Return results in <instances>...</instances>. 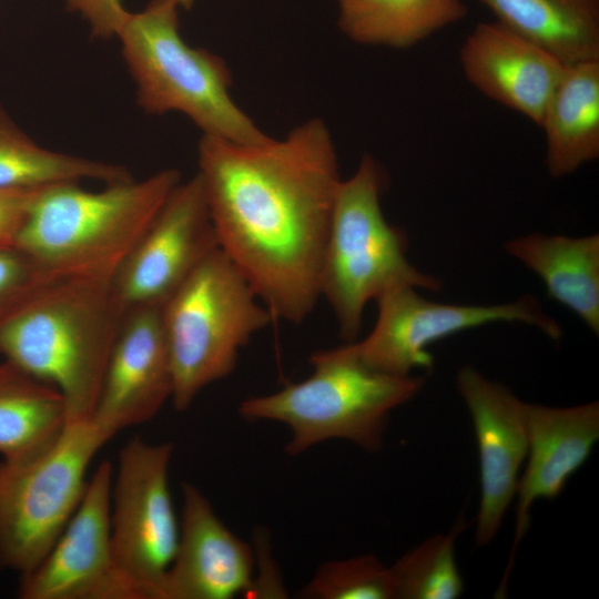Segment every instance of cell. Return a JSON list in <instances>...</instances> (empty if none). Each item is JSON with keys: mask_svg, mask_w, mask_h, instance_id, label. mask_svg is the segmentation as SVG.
Masks as SVG:
<instances>
[{"mask_svg": "<svg viewBox=\"0 0 599 599\" xmlns=\"http://www.w3.org/2000/svg\"><path fill=\"white\" fill-rule=\"evenodd\" d=\"M219 247L200 177L180 182L112 278L124 309L161 306Z\"/></svg>", "mask_w": 599, "mask_h": 599, "instance_id": "12", "label": "cell"}, {"mask_svg": "<svg viewBox=\"0 0 599 599\" xmlns=\"http://www.w3.org/2000/svg\"><path fill=\"white\" fill-rule=\"evenodd\" d=\"M179 8L177 0H151L142 10L129 11L115 35L138 105L150 114L180 112L202 135L240 143L265 140L232 99L225 61L181 37Z\"/></svg>", "mask_w": 599, "mask_h": 599, "instance_id": "5", "label": "cell"}, {"mask_svg": "<svg viewBox=\"0 0 599 599\" xmlns=\"http://www.w3.org/2000/svg\"><path fill=\"white\" fill-rule=\"evenodd\" d=\"M39 191H0V250L14 247L29 207Z\"/></svg>", "mask_w": 599, "mask_h": 599, "instance_id": "28", "label": "cell"}, {"mask_svg": "<svg viewBox=\"0 0 599 599\" xmlns=\"http://www.w3.org/2000/svg\"><path fill=\"white\" fill-rule=\"evenodd\" d=\"M173 392L170 353L161 306L125 311L90 419L111 438L152 419Z\"/></svg>", "mask_w": 599, "mask_h": 599, "instance_id": "14", "label": "cell"}, {"mask_svg": "<svg viewBox=\"0 0 599 599\" xmlns=\"http://www.w3.org/2000/svg\"><path fill=\"white\" fill-rule=\"evenodd\" d=\"M197 176L220 250L274 318L304 322L319 293L323 255L342 182L326 124L240 143L202 135Z\"/></svg>", "mask_w": 599, "mask_h": 599, "instance_id": "1", "label": "cell"}, {"mask_svg": "<svg viewBox=\"0 0 599 599\" xmlns=\"http://www.w3.org/2000/svg\"><path fill=\"white\" fill-rule=\"evenodd\" d=\"M565 67L599 61V0H478Z\"/></svg>", "mask_w": 599, "mask_h": 599, "instance_id": "20", "label": "cell"}, {"mask_svg": "<svg viewBox=\"0 0 599 599\" xmlns=\"http://www.w3.org/2000/svg\"><path fill=\"white\" fill-rule=\"evenodd\" d=\"M124 313L112 280H60L0 325V357L55 388L67 424L88 420Z\"/></svg>", "mask_w": 599, "mask_h": 599, "instance_id": "2", "label": "cell"}, {"mask_svg": "<svg viewBox=\"0 0 599 599\" xmlns=\"http://www.w3.org/2000/svg\"><path fill=\"white\" fill-rule=\"evenodd\" d=\"M180 182L176 170L164 169L99 191L80 183L44 187L14 247L59 280H112Z\"/></svg>", "mask_w": 599, "mask_h": 599, "instance_id": "3", "label": "cell"}, {"mask_svg": "<svg viewBox=\"0 0 599 599\" xmlns=\"http://www.w3.org/2000/svg\"><path fill=\"white\" fill-rule=\"evenodd\" d=\"M177 1L180 3V7L184 9H191L195 0H177Z\"/></svg>", "mask_w": 599, "mask_h": 599, "instance_id": "29", "label": "cell"}, {"mask_svg": "<svg viewBox=\"0 0 599 599\" xmlns=\"http://www.w3.org/2000/svg\"><path fill=\"white\" fill-rule=\"evenodd\" d=\"M88 23L91 34L99 39L116 35L128 10L122 0H62Z\"/></svg>", "mask_w": 599, "mask_h": 599, "instance_id": "27", "label": "cell"}, {"mask_svg": "<svg viewBox=\"0 0 599 599\" xmlns=\"http://www.w3.org/2000/svg\"><path fill=\"white\" fill-rule=\"evenodd\" d=\"M110 439L92 419L82 420L38 451L0 461V569L23 575L44 559L82 500L91 460Z\"/></svg>", "mask_w": 599, "mask_h": 599, "instance_id": "8", "label": "cell"}, {"mask_svg": "<svg viewBox=\"0 0 599 599\" xmlns=\"http://www.w3.org/2000/svg\"><path fill=\"white\" fill-rule=\"evenodd\" d=\"M58 281L16 247L0 250V325Z\"/></svg>", "mask_w": 599, "mask_h": 599, "instance_id": "26", "label": "cell"}, {"mask_svg": "<svg viewBox=\"0 0 599 599\" xmlns=\"http://www.w3.org/2000/svg\"><path fill=\"white\" fill-rule=\"evenodd\" d=\"M386 185L382 165L363 155L354 174L342 180L328 227L319 293L335 315L339 336L355 342L366 305L398 286L438 291L441 282L407 260V236L384 216Z\"/></svg>", "mask_w": 599, "mask_h": 599, "instance_id": "6", "label": "cell"}, {"mask_svg": "<svg viewBox=\"0 0 599 599\" xmlns=\"http://www.w3.org/2000/svg\"><path fill=\"white\" fill-rule=\"evenodd\" d=\"M338 26L354 42L407 49L467 14L463 0H338Z\"/></svg>", "mask_w": 599, "mask_h": 599, "instance_id": "21", "label": "cell"}, {"mask_svg": "<svg viewBox=\"0 0 599 599\" xmlns=\"http://www.w3.org/2000/svg\"><path fill=\"white\" fill-rule=\"evenodd\" d=\"M172 443L130 439L119 451L111 489V544L115 565L140 599H161L180 522L169 486Z\"/></svg>", "mask_w": 599, "mask_h": 599, "instance_id": "9", "label": "cell"}, {"mask_svg": "<svg viewBox=\"0 0 599 599\" xmlns=\"http://www.w3.org/2000/svg\"><path fill=\"white\" fill-rule=\"evenodd\" d=\"M506 252L534 271L548 295L599 334V235L531 233L510 240Z\"/></svg>", "mask_w": 599, "mask_h": 599, "instance_id": "18", "label": "cell"}, {"mask_svg": "<svg viewBox=\"0 0 599 599\" xmlns=\"http://www.w3.org/2000/svg\"><path fill=\"white\" fill-rule=\"evenodd\" d=\"M67 425L60 393L7 361L0 362V455L22 457L52 443Z\"/></svg>", "mask_w": 599, "mask_h": 599, "instance_id": "23", "label": "cell"}, {"mask_svg": "<svg viewBox=\"0 0 599 599\" xmlns=\"http://www.w3.org/2000/svg\"><path fill=\"white\" fill-rule=\"evenodd\" d=\"M459 62L474 88L537 125L567 68L497 20L473 29L460 47Z\"/></svg>", "mask_w": 599, "mask_h": 599, "instance_id": "17", "label": "cell"}, {"mask_svg": "<svg viewBox=\"0 0 599 599\" xmlns=\"http://www.w3.org/2000/svg\"><path fill=\"white\" fill-rule=\"evenodd\" d=\"M176 410L227 377L241 349L274 319L252 285L217 248L161 305Z\"/></svg>", "mask_w": 599, "mask_h": 599, "instance_id": "7", "label": "cell"}, {"mask_svg": "<svg viewBox=\"0 0 599 599\" xmlns=\"http://www.w3.org/2000/svg\"><path fill=\"white\" fill-rule=\"evenodd\" d=\"M528 450L516 494V525L510 556L496 597H504L519 544L539 499L552 500L587 461L599 439V403L573 407L528 404Z\"/></svg>", "mask_w": 599, "mask_h": 599, "instance_id": "16", "label": "cell"}, {"mask_svg": "<svg viewBox=\"0 0 599 599\" xmlns=\"http://www.w3.org/2000/svg\"><path fill=\"white\" fill-rule=\"evenodd\" d=\"M309 363V377L275 393L246 398L238 406L246 420L284 424L291 433L286 444L291 456L331 439L378 453L392 413L412 400L425 383L419 376L370 368L346 344L313 353Z\"/></svg>", "mask_w": 599, "mask_h": 599, "instance_id": "4", "label": "cell"}, {"mask_svg": "<svg viewBox=\"0 0 599 599\" xmlns=\"http://www.w3.org/2000/svg\"><path fill=\"white\" fill-rule=\"evenodd\" d=\"M464 525L460 517L447 534L426 539L389 567L395 599H455L463 593L455 546Z\"/></svg>", "mask_w": 599, "mask_h": 599, "instance_id": "24", "label": "cell"}, {"mask_svg": "<svg viewBox=\"0 0 599 599\" xmlns=\"http://www.w3.org/2000/svg\"><path fill=\"white\" fill-rule=\"evenodd\" d=\"M377 321L361 342L346 343L364 364L378 372L408 376L433 367L427 347L458 332L494 322H521L559 341L561 328L531 295L502 304L458 305L432 302L413 286L394 287L376 300Z\"/></svg>", "mask_w": 599, "mask_h": 599, "instance_id": "10", "label": "cell"}, {"mask_svg": "<svg viewBox=\"0 0 599 599\" xmlns=\"http://www.w3.org/2000/svg\"><path fill=\"white\" fill-rule=\"evenodd\" d=\"M306 599H395L389 567L364 554L321 565L300 591Z\"/></svg>", "mask_w": 599, "mask_h": 599, "instance_id": "25", "label": "cell"}, {"mask_svg": "<svg viewBox=\"0 0 599 599\" xmlns=\"http://www.w3.org/2000/svg\"><path fill=\"white\" fill-rule=\"evenodd\" d=\"M114 468L100 463L64 530L32 570L21 575L22 599H140L118 569L111 544Z\"/></svg>", "mask_w": 599, "mask_h": 599, "instance_id": "11", "label": "cell"}, {"mask_svg": "<svg viewBox=\"0 0 599 599\" xmlns=\"http://www.w3.org/2000/svg\"><path fill=\"white\" fill-rule=\"evenodd\" d=\"M175 554L161 599H232L245 595L254 573L253 547L217 517L205 495L182 484Z\"/></svg>", "mask_w": 599, "mask_h": 599, "instance_id": "15", "label": "cell"}, {"mask_svg": "<svg viewBox=\"0 0 599 599\" xmlns=\"http://www.w3.org/2000/svg\"><path fill=\"white\" fill-rule=\"evenodd\" d=\"M457 389L469 412L478 449L480 500L475 541H493L515 498L528 450V403L508 387L471 366L456 377Z\"/></svg>", "mask_w": 599, "mask_h": 599, "instance_id": "13", "label": "cell"}, {"mask_svg": "<svg viewBox=\"0 0 599 599\" xmlns=\"http://www.w3.org/2000/svg\"><path fill=\"white\" fill-rule=\"evenodd\" d=\"M539 126L552 177L569 175L599 156V61L566 68Z\"/></svg>", "mask_w": 599, "mask_h": 599, "instance_id": "19", "label": "cell"}, {"mask_svg": "<svg viewBox=\"0 0 599 599\" xmlns=\"http://www.w3.org/2000/svg\"><path fill=\"white\" fill-rule=\"evenodd\" d=\"M130 179L123 165L39 145L0 104V191H34L87 180L111 184Z\"/></svg>", "mask_w": 599, "mask_h": 599, "instance_id": "22", "label": "cell"}]
</instances>
